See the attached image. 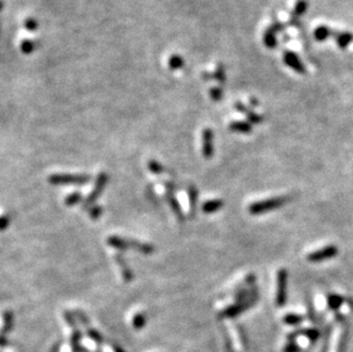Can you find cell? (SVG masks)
I'll return each mask as SVG.
<instances>
[{
  "instance_id": "1",
  "label": "cell",
  "mask_w": 353,
  "mask_h": 352,
  "mask_svg": "<svg viewBox=\"0 0 353 352\" xmlns=\"http://www.w3.org/2000/svg\"><path fill=\"white\" fill-rule=\"evenodd\" d=\"M288 197H275V198L263 199L260 202L253 203L248 207V212L252 215H262L264 213L271 212V210L278 209L288 202Z\"/></svg>"
},
{
  "instance_id": "2",
  "label": "cell",
  "mask_w": 353,
  "mask_h": 352,
  "mask_svg": "<svg viewBox=\"0 0 353 352\" xmlns=\"http://www.w3.org/2000/svg\"><path fill=\"white\" fill-rule=\"evenodd\" d=\"M91 176L87 174H52L48 177V182L53 185L61 184H87Z\"/></svg>"
},
{
  "instance_id": "3",
  "label": "cell",
  "mask_w": 353,
  "mask_h": 352,
  "mask_svg": "<svg viewBox=\"0 0 353 352\" xmlns=\"http://www.w3.org/2000/svg\"><path fill=\"white\" fill-rule=\"evenodd\" d=\"M257 297H259V291H257V288H256L255 292L253 293L252 296H250L248 300H246L245 302H242V303H234L232 305H230V307L223 309V310L220 312L219 315L221 318L236 317V315L242 314V311H245L246 309L252 307V305L255 303V301H257Z\"/></svg>"
},
{
  "instance_id": "4",
  "label": "cell",
  "mask_w": 353,
  "mask_h": 352,
  "mask_svg": "<svg viewBox=\"0 0 353 352\" xmlns=\"http://www.w3.org/2000/svg\"><path fill=\"white\" fill-rule=\"evenodd\" d=\"M109 180V176L107 173H100L96 177V182H95V187L93 189L90 195H88L87 198L84 200L82 203V207L86 209H90L92 206H94V203L98 199V197L101 196V193L103 192L105 185H107Z\"/></svg>"
},
{
  "instance_id": "5",
  "label": "cell",
  "mask_w": 353,
  "mask_h": 352,
  "mask_svg": "<svg viewBox=\"0 0 353 352\" xmlns=\"http://www.w3.org/2000/svg\"><path fill=\"white\" fill-rule=\"evenodd\" d=\"M287 282H288V272L286 269L281 268L277 274V293L276 304L278 307H283L287 301Z\"/></svg>"
},
{
  "instance_id": "6",
  "label": "cell",
  "mask_w": 353,
  "mask_h": 352,
  "mask_svg": "<svg viewBox=\"0 0 353 352\" xmlns=\"http://www.w3.org/2000/svg\"><path fill=\"white\" fill-rule=\"evenodd\" d=\"M337 254H338V249L336 246L327 245V246H325V247L316 249V251L310 253V254L306 256V259H308L309 262H312V263H319V262L326 261V259L335 258Z\"/></svg>"
},
{
  "instance_id": "7",
  "label": "cell",
  "mask_w": 353,
  "mask_h": 352,
  "mask_svg": "<svg viewBox=\"0 0 353 352\" xmlns=\"http://www.w3.org/2000/svg\"><path fill=\"white\" fill-rule=\"evenodd\" d=\"M203 156L206 159H212L214 156V133L210 128L203 130Z\"/></svg>"
},
{
  "instance_id": "8",
  "label": "cell",
  "mask_w": 353,
  "mask_h": 352,
  "mask_svg": "<svg viewBox=\"0 0 353 352\" xmlns=\"http://www.w3.org/2000/svg\"><path fill=\"white\" fill-rule=\"evenodd\" d=\"M283 62H285L287 67L290 68L295 72H297V74H305L306 71L305 65L301 60H299L297 54H295V53L286 52L285 54H283Z\"/></svg>"
},
{
  "instance_id": "9",
  "label": "cell",
  "mask_w": 353,
  "mask_h": 352,
  "mask_svg": "<svg viewBox=\"0 0 353 352\" xmlns=\"http://www.w3.org/2000/svg\"><path fill=\"white\" fill-rule=\"evenodd\" d=\"M166 199H167L168 204H169L170 208L173 209L174 214H175V215H176L177 220H179L180 222H183L184 220H186V216H184V213H183V210H182V207H181L179 200L176 199V197L174 196V193L171 192V191H168L166 193Z\"/></svg>"
},
{
  "instance_id": "10",
  "label": "cell",
  "mask_w": 353,
  "mask_h": 352,
  "mask_svg": "<svg viewBox=\"0 0 353 352\" xmlns=\"http://www.w3.org/2000/svg\"><path fill=\"white\" fill-rule=\"evenodd\" d=\"M114 259L117 262V264L119 265L120 271H121V276H123V279L125 282H130L134 279V275L131 272V270L128 266L127 262L125 261V259L123 258L121 254H115L114 255Z\"/></svg>"
},
{
  "instance_id": "11",
  "label": "cell",
  "mask_w": 353,
  "mask_h": 352,
  "mask_svg": "<svg viewBox=\"0 0 353 352\" xmlns=\"http://www.w3.org/2000/svg\"><path fill=\"white\" fill-rule=\"evenodd\" d=\"M107 242L109 246L117 249V251H126V249L130 248V239H125L119 236H110L107 239Z\"/></svg>"
},
{
  "instance_id": "12",
  "label": "cell",
  "mask_w": 353,
  "mask_h": 352,
  "mask_svg": "<svg viewBox=\"0 0 353 352\" xmlns=\"http://www.w3.org/2000/svg\"><path fill=\"white\" fill-rule=\"evenodd\" d=\"M234 108H236L238 111H240V112H242L243 114H245L250 124H260L263 121V118L260 117V114L255 113L253 110H250L249 108H247L245 104L240 103V102L239 103H236Z\"/></svg>"
},
{
  "instance_id": "13",
  "label": "cell",
  "mask_w": 353,
  "mask_h": 352,
  "mask_svg": "<svg viewBox=\"0 0 353 352\" xmlns=\"http://www.w3.org/2000/svg\"><path fill=\"white\" fill-rule=\"evenodd\" d=\"M130 248H133L136 252H140L144 255H150L154 253V246L149 242H141L138 240L130 239Z\"/></svg>"
},
{
  "instance_id": "14",
  "label": "cell",
  "mask_w": 353,
  "mask_h": 352,
  "mask_svg": "<svg viewBox=\"0 0 353 352\" xmlns=\"http://www.w3.org/2000/svg\"><path fill=\"white\" fill-rule=\"evenodd\" d=\"M229 128L232 131H236V133H242V134H249L252 133L253 126L249 121H243V120H233L232 123L229 125Z\"/></svg>"
},
{
  "instance_id": "15",
  "label": "cell",
  "mask_w": 353,
  "mask_h": 352,
  "mask_svg": "<svg viewBox=\"0 0 353 352\" xmlns=\"http://www.w3.org/2000/svg\"><path fill=\"white\" fill-rule=\"evenodd\" d=\"M263 42L268 48H275L276 46L278 45V40H277V31L272 28V26L264 32Z\"/></svg>"
},
{
  "instance_id": "16",
  "label": "cell",
  "mask_w": 353,
  "mask_h": 352,
  "mask_svg": "<svg viewBox=\"0 0 353 352\" xmlns=\"http://www.w3.org/2000/svg\"><path fill=\"white\" fill-rule=\"evenodd\" d=\"M224 205L223 200L222 199H213V200H208V202L204 203L203 205V212L206 214H213L217 212L222 208Z\"/></svg>"
},
{
  "instance_id": "17",
  "label": "cell",
  "mask_w": 353,
  "mask_h": 352,
  "mask_svg": "<svg viewBox=\"0 0 353 352\" xmlns=\"http://www.w3.org/2000/svg\"><path fill=\"white\" fill-rule=\"evenodd\" d=\"M187 196H189V207H190V216L194 218L198 200V190L194 185H190L187 189Z\"/></svg>"
},
{
  "instance_id": "18",
  "label": "cell",
  "mask_w": 353,
  "mask_h": 352,
  "mask_svg": "<svg viewBox=\"0 0 353 352\" xmlns=\"http://www.w3.org/2000/svg\"><path fill=\"white\" fill-rule=\"evenodd\" d=\"M344 303V297L338 294H328L327 307L333 311H337Z\"/></svg>"
},
{
  "instance_id": "19",
  "label": "cell",
  "mask_w": 353,
  "mask_h": 352,
  "mask_svg": "<svg viewBox=\"0 0 353 352\" xmlns=\"http://www.w3.org/2000/svg\"><path fill=\"white\" fill-rule=\"evenodd\" d=\"M336 44L341 48H346L353 40V36L350 32H337L334 35Z\"/></svg>"
},
{
  "instance_id": "20",
  "label": "cell",
  "mask_w": 353,
  "mask_h": 352,
  "mask_svg": "<svg viewBox=\"0 0 353 352\" xmlns=\"http://www.w3.org/2000/svg\"><path fill=\"white\" fill-rule=\"evenodd\" d=\"M332 35H333L332 30L328 28V26H326V25L318 26V28H316L315 30V32H313V36H315V38L318 41L327 40V39L331 37Z\"/></svg>"
},
{
  "instance_id": "21",
  "label": "cell",
  "mask_w": 353,
  "mask_h": 352,
  "mask_svg": "<svg viewBox=\"0 0 353 352\" xmlns=\"http://www.w3.org/2000/svg\"><path fill=\"white\" fill-rule=\"evenodd\" d=\"M282 321L286 325H289V326H296V325L301 324L303 321V315L298 314H287L282 318Z\"/></svg>"
},
{
  "instance_id": "22",
  "label": "cell",
  "mask_w": 353,
  "mask_h": 352,
  "mask_svg": "<svg viewBox=\"0 0 353 352\" xmlns=\"http://www.w3.org/2000/svg\"><path fill=\"white\" fill-rule=\"evenodd\" d=\"M145 321H147V317H145L143 312H137V314L133 317L131 325H133L135 330H141V328L144 327Z\"/></svg>"
},
{
  "instance_id": "23",
  "label": "cell",
  "mask_w": 353,
  "mask_h": 352,
  "mask_svg": "<svg viewBox=\"0 0 353 352\" xmlns=\"http://www.w3.org/2000/svg\"><path fill=\"white\" fill-rule=\"evenodd\" d=\"M81 199H82L81 193L75 191V192L70 193V195H69L67 198L64 199V203L67 206H74V205H77L78 203H80Z\"/></svg>"
},
{
  "instance_id": "24",
  "label": "cell",
  "mask_w": 353,
  "mask_h": 352,
  "mask_svg": "<svg viewBox=\"0 0 353 352\" xmlns=\"http://www.w3.org/2000/svg\"><path fill=\"white\" fill-rule=\"evenodd\" d=\"M148 168H149L150 172L153 174H161L165 170L164 166L157 160H149V163H148Z\"/></svg>"
},
{
  "instance_id": "25",
  "label": "cell",
  "mask_w": 353,
  "mask_h": 352,
  "mask_svg": "<svg viewBox=\"0 0 353 352\" xmlns=\"http://www.w3.org/2000/svg\"><path fill=\"white\" fill-rule=\"evenodd\" d=\"M308 7L309 4L306 0H298V1L296 2L295 7H294V13H295L296 15H303L306 12Z\"/></svg>"
},
{
  "instance_id": "26",
  "label": "cell",
  "mask_w": 353,
  "mask_h": 352,
  "mask_svg": "<svg viewBox=\"0 0 353 352\" xmlns=\"http://www.w3.org/2000/svg\"><path fill=\"white\" fill-rule=\"evenodd\" d=\"M168 64H169L170 69H173V70H177V69H180L184 64V61L182 57L179 56V55H173V56H170Z\"/></svg>"
},
{
  "instance_id": "27",
  "label": "cell",
  "mask_w": 353,
  "mask_h": 352,
  "mask_svg": "<svg viewBox=\"0 0 353 352\" xmlns=\"http://www.w3.org/2000/svg\"><path fill=\"white\" fill-rule=\"evenodd\" d=\"M13 324V314L12 311H6L4 314V325H2V333H6L11 330Z\"/></svg>"
},
{
  "instance_id": "28",
  "label": "cell",
  "mask_w": 353,
  "mask_h": 352,
  "mask_svg": "<svg viewBox=\"0 0 353 352\" xmlns=\"http://www.w3.org/2000/svg\"><path fill=\"white\" fill-rule=\"evenodd\" d=\"M88 213H90V218L92 220H97L101 218L102 213H103V207L98 206V205H94V206H92L90 209H88Z\"/></svg>"
},
{
  "instance_id": "29",
  "label": "cell",
  "mask_w": 353,
  "mask_h": 352,
  "mask_svg": "<svg viewBox=\"0 0 353 352\" xmlns=\"http://www.w3.org/2000/svg\"><path fill=\"white\" fill-rule=\"evenodd\" d=\"M213 75H214V78L216 79V80L221 81V83H223V81L225 80V72H224V69H223L222 65H221V67H217L216 72Z\"/></svg>"
},
{
  "instance_id": "30",
  "label": "cell",
  "mask_w": 353,
  "mask_h": 352,
  "mask_svg": "<svg viewBox=\"0 0 353 352\" xmlns=\"http://www.w3.org/2000/svg\"><path fill=\"white\" fill-rule=\"evenodd\" d=\"M21 48L23 53H25V54H30V53L34 51V44L30 40H24L21 44Z\"/></svg>"
},
{
  "instance_id": "31",
  "label": "cell",
  "mask_w": 353,
  "mask_h": 352,
  "mask_svg": "<svg viewBox=\"0 0 353 352\" xmlns=\"http://www.w3.org/2000/svg\"><path fill=\"white\" fill-rule=\"evenodd\" d=\"M222 95L223 92L221 88H213V90H210V96H212L213 100L220 101L222 98Z\"/></svg>"
},
{
  "instance_id": "32",
  "label": "cell",
  "mask_w": 353,
  "mask_h": 352,
  "mask_svg": "<svg viewBox=\"0 0 353 352\" xmlns=\"http://www.w3.org/2000/svg\"><path fill=\"white\" fill-rule=\"evenodd\" d=\"M24 25H25V28L28 29V30H31V31L36 30V29H37V26H38L37 22H36L35 19H26L25 23H24Z\"/></svg>"
},
{
  "instance_id": "33",
  "label": "cell",
  "mask_w": 353,
  "mask_h": 352,
  "mask_svg": "<svg viewBox=\"0 0 353 352\" xmlns=\"http://www.w3.org/2000/svg\"><path fill=\"white\" fill-rule=\"evenodd\" d=\"M8 225H9V218L6 215H2L1 216V230L2 231L6 230V228H7Z\"/></svg>"
}]
</instances>
